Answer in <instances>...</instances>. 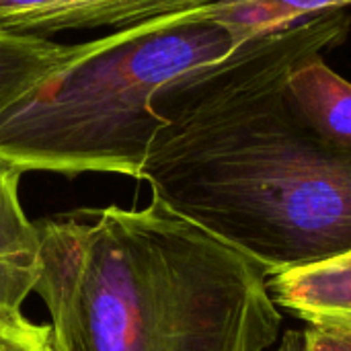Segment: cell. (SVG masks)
<instances>
[{"instance_id":"obj_5","label":"cell","mask_w":351,"mask_h":351,"mask_svg":"<svg viewBox=\"0 0 351 351\" xmlns=\"http://www.w3.org/2000/svg\"><path fill=\"white\" fill-rule=\"evenodd\" d=\"M267 288L278 308L306 325L351 335V251L271 274Z\"/></svg>"},{"instance_id":"obj_2","label":"cell","mask_w":351,"mask_h":351,"mask_svg":"<svg viewBox=\"0 0 351 351\" xmlns=\"http://www.w3.org/2000/svg\"><path fill=\"white\" fill-rule=\"evenodd\" d=\"M51 351H267L269 274L160 199L37 222Z\"/></svg>"},{"instance_id":"obj_3","label":"cell","mask_w":351,"mask_h":351,"mask_svg":"<svg viewBox=\"0 0 351 351\" xmlns=\"http://www.w3.org/2000/svg\"><path fill=\"white\" fill-rule=\"evenodd\" d=\"M243 43L214 19L111 31L95 53L0 115V156L23 173H117L142 181L165 123L156 95Z\"/></svg>"},{"instance_id":"obj_7","label":"cell","mask_w":351,"mask_h":351,"mask_svg":"<svg viewBox=\"0 0 351 351\" xmlns=\"http://www.w3.org/2000/svg\"><path fill=\"white\" fill-rule=\"evenodd\" d=\"M103 37L62 45L49 37L12 33L0 29V115L33 95L49 78L95 53Z\"/></svg>"},{"instance_id":"obj_4","label":"cell","mask_w":351,"mask_h":351,"mask_svg":"<svg viewBox=\"0 0 351 351\" xmlns=\"http://www.w3.org/2000/svg\"><path fill=\"white\" fill-rule=\"evenodd\" d=\"M220 4L222 0H0V29L39 37L103 27L125 31L214 19Z\"/></svg>"},{"instance_id":"obj_9","label":"cell","mask_w":351,"mask_h":351,"mask_svg":"<svg viewBox=\"0 0 351 351\" xmlns=\"http://www.w3.org/2000/svg\"><path fill=\"white\" fill-rule=\"evenodd\" d=\"M346 6H351V0H222L214 19L241 41H249Z\"/></svg>"},{"instance_id":"obj_8","label":"cell","mask_w":351,"mask_h":351,"mask_svg":"<svg viewBox=\"0 0 351 351\" xmlns=\"http://www.w3.org/2000/svg\"><path fill=\"white\" fill-rule=\"evenodd\" d=\"M286 88L300 117L321 138L351 150V82L327 66L325 56L298 64Z\"/></svg>"},{"instance_id":"obj_10","label":"cell","mask_w":351,"mask_h":351,"mask_svg":"<svg viewBox=\"0 0 351 351\" xmlns=\"http://www.w3.org/2000/svg\"><path fill=\"white\" fill-rule=\"evenodd\" d=\"M0 351H51L49 325H33L23 313L0 308Z\"/></svg>"},{"instance_id":"obj_6","label":"cell","mask_w":351,"mask_h":351,"mask_svg":"<svg viewBox=\"0 0 351 351\" xmlns=\"http://www.w3.org/2000/svg\"><path fill=\"white\" fill-rule=\"evenodd\" d=\"M23 171L0 156V308L21 313L39 276L41 241L37 222L21 206Z\"/></svg>"},{"instance_id":"obj_1","label":"cell","mask_w":351,"mask_h":351,"mask_svg":"<svg viewBox=\"0 0 351 351\" xmlns=\"http://www.w3.org/2000/svg\"><path fill=\"white\" fill-rule=\"evenodd\" d=\"M350 27L343 8L325 10L245 41L154 99L165 123L142 169L152 197L269 276L351 251V150L321 138L286 88Z\"/></svg>"},{"instance_id":"obj_11","label":"cell","mask_w":351,"mask_h":351,"mask_svg":"<svg viewBox=\"0 0 351 351\" xmlns=\"http://www.w3.org/2000/svg\"><path fill=\"white\" fill-rule=\"evenodd\" d=\"M276 351H351V335L306 325L304 329L288 331Z\"/></svg>"}]
</instances>
